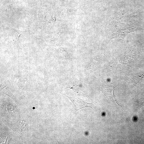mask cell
Instances as JSON below:
<instances>
[{"label": "cell", "mask_w": 144, "mask_h": 144, "mask_svg": "<svg viewBox=\"0 0 144 144\" xmlns=\"http://www.w3.org/2000/svg\"><path fill=\"white\" fill-rule=\"evenodd\" d=\"M114 87L111 85H107L101 88V91L105 94L107 99L113 98V91Z\"/></svg>", "instance_id": "cell-2"}, {"label": "cell", "mask_w": 144, "mask_h": 144, "mask_svg": "<svg viewBox=\"0 0 144 144\" xmlns=\"http://www.w3.org/2000/svg\"><path fill=\"white\" fill-rule=\"evenodd\" d=\"M64 95L73 103L75 111H77L80 109L86 108H89L93 109L91 107L92 103H87L78 98L70 97L66 94Z\"/></svg>", "instance_id": "cell-1"}, {"label": "cell", "mask_w": 144, "mask_h": 144, "mask_svg": "<svg viewBox=\"0 0 144 144\" xmlns=\"http://www.w3.org/2000/svg\"><path fill=\"white\" fill-rule=\"evenodd\" d=\"M49 21L50 22H52L53 21H54L53 17L52 16H51L50 19Z\"/></svg>", "instance_id": "cell-4"}, {"label": "cell", "mask_w": 144, "mask_h": 144, "mask_svg": "<svg viewBox=\"0 0 144 144\" xmlns=\"http://www.w3.org/2000/svg\"><path fill=\"white\" fill-rule=\"evenodd\" d=\"M3 93L9 96L11 98L13 99H14V96L12 93L9 90L8 87H5L2 90Z\"/></svg>", "instance_id": "cell-3"}]
</instances>
